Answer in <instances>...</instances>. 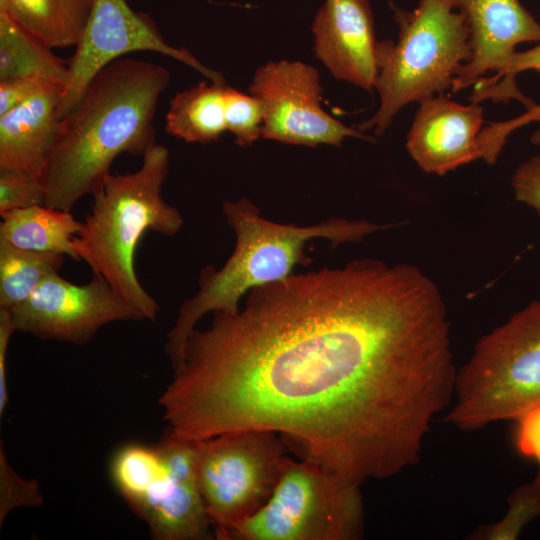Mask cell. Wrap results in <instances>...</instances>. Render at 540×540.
Returning <instances> with one entry per match:
<instances>
[{
    "instance_id": "obj_1",
    "label": "cell",
    "mask_w": 540,
    "mask_h": 540,
    "mask_svg": "<svg viewBox=\"0 0 540 540\" xmlns=\"http://www.w3.org/2000/svg\"><path fill=\"white\" fill-rule=\"evenodd\" d=\"M194 329L158 403L203 441L276 432L303 460L362 485L415 466L457 373L447 308L417 266L359 259L252 288Z\"/></svg>"
},
{
    "instance_id": "obj_2",
    "label": "cell",
    "mask_w": 540,
    "mask_h": 540,
    "mask_svg": "<svg viewBox=\"0 0 540 540\" xmlns=\"http://www.w3.org/2000/svg\"><path fill=\"white\" fill-rule=\"evenodd\" d=\"M170 79L166 67L134 58H119L94 76L57 119L40 176L45 205L71 212L102 186L120 154L143 156L156 144L153 120Z\"/></svg>"
},
{
    "instance_id": "obj_3",
    "label": "cell",
    "mask_w": 540,
    "mask_h": 540,
    "mask_svg": "<svg viewBox=\"0 0 540 540\" xmlns=\"http://www.w3.org/2000/svg\"><path fill=\"white\" fill-rule=\"evenodd\" d=\"M222 210L236 235L235 249L220 269H202L199 290L180 306L164 346L173 369L181 363L184 345L205 314H235L241 298L252 288L285 279L293 274L296 265L310 264L305 252L308 241L323 238L336 247L393 226L343 218L311 226L280 224L262 217L247 198L226 201Z\"/></svg>"
},
{
    "instance_id": "obj_4",
    "label": "cell",
    "mask_w": 540,
    "mask_h": 540,
    "mask_svg": "<svg viewBox=\"0 0 540 540\" xmlns=\"http://www.w3.org/2000/svg\"><path fill=\"white\" fill-rule=\"evenodd\" d=\"M138 170L110 173L92 195L91 210L73 238L79 258L134 306L144 320H157L159 305L135 272V251L147 231L173 236L183 225L179 210L161 191L169 168V151L155 144Z\"/></svg>"
},
{
    "instance_id": "obj_5",
    "label": "cell",
    "mask_w": 540,
    "mask_h": 540,
    "mask_svg": "<svg viewBox=\"0 0 540 540\" xmlns=\"http://www.w3.org/2000/svg\"><path fill=\"white\" fill-rule=\"evenodd\" d=\"M540 405V299L482 336L457 369L444 421L464 431L517 420Z\"/></svg>"
},
{
    "instance_id": "obj_6",
    "label": "cell",
    "mask_w": 540,
    "mask_h": 540,
    "mask_svg": "<svg viewBox=\"0 0 540 540\" xmlns=\"http://www.w3.org/2000/svg\"><path fill=\"white\" fill-rule=\"evenodd\" d=\"M393 9L398 41L381 42L375 85L380 106L358 126L361 132L373 129L380 135L405 105L444 93L471 56L466 18L449 0H419L411 11Z\"/></svg>"
},
{
    "instance_id": "obj_7",
    "label": "cell",
    "mask_w": 540,
    "mask_h": 540,
    "mask_svg": "<svg viewBox=\"0 0 540 540\" xmlns=\"http://www.w3.org/2000/svg\"><path fill=\"white\" fill-rule=\"evenodd\" d=\"M360 484L288 458L265 505L226 540H357L365 529Z\"/></svg>"
},
{
    "instance_id": "obj_8",
    "label": "cell",
    "mask_w": 540,
    "mask_h": 540,
    "mask_svg": "<svg viewBox=\"0 0 540 540\" xmlns=\"http://www.w3.org/2000/svg\"><path fill=\"white\" fill-rule=\"evenodd\" d=\"M284 440L268 430H244L198 442L196 479L215 537L255 514L269 500L286 456Z\"/></svg>"
},
{
    "instance_id": "obj_9",
    "label": "cell",
    "mask_w": 540,
    "mask_h": 540,
    "mask_svg": "<svg viewBox=\"0 0 540 540\" xmlns=\"http://www.w3.org/2000/svg\"><path fill=\"white\" fill-rule=\"evenodd\" d=\"M75 47L68 60L69 74L57 118L76 104L100 70L131 52L160 53L184 63L212 82L225 83L222 74L205 66L187 49L168 44L150 17L134 11L126 0H95Z\"/></svg>"
},
{
    "instance_id": "obj_10",
    "label": "cell",
    "mask_w": 540,
    "mask_h": 540,
    "mask_svg": "<svg viewBox=\"0 0 540 540\" xmlns=\"http://www.w3.org/2000/svg\"><path fill=\"white\" fill-rule=\"evenodd\" d=\"M319 71L300 61H268L259 67L249 93L264 108L262 138L284 144L340 147L347 137L373 138L345 126L321 105Z\"/></svg>"
},
{
    "instance_id": "obj_11",
    "label": "cell",
    "mask_w": 540,
    "mask_h": 540,
    "mask_svg": "<svg viewBox=\"0 0 540 540\" xmlns=\"http://www.w3.org/2000/svg\"><path fill=\"white\" fill-rule=\"evenodd\" d=\"M10 314L16 331L74 345L86 344L109 323L144 320L103 277L93 274L79 285L58 272L47 276Z\"/></svg>"
},
{
    "instance_id": "obj_12",
    "label": "cell",
    "mask_w": 540,
    "mask_h": 540,
    "mask_svg": "<svg viewBox=\"0 0 540 540\" xmlns=\"http://www.w3.org/2000/svg\"><path fill=\"white\" fill-rule=\"evenodd\" d=\"M316 57L337 80L371 91L380 72L369 0H325L312 24Z\"/></svg>"
},
{
    "instance_id": "obj_13",
    "label": "cell",
    "mask_w": 540,
    "mask_h": 540,
    "mask_svg": "<svg viewBox=\"0 0 540 540\" xmlns=\"http://www.w3.org/2000/svg\"><path fill=\"white\" fill-rule=\"evenodd\" d=\"M483 108L460 104L444 93L419 102L406 148L426 173L444 175L481 159L478 136Z\"/></svg>"
},
{
    "instance_id": "obj_14",
    "label": "cell",
    "mask_w": 540,
    "mask_h": 540,
    "mask_svg": "<svg viewBox=\"0 0 540 540\" xmlns=\"http://www.w3.org/2000/svg\"><path fill=\"white\" fill-rule=\"evenodd\" d=\"M466 18L471 56L455 76L452 93L499 72L524 42L540 41V23L519 0H449Z\"/></svg>"
},
{
    "instance_id": "obj_15",
    "label": "cell",
    "mask_w": 540,
    "mask_h": 540,
    "mask_svg": "<svg viewBox=\"0 0 540 540\" xmlns=\"http://www.w3.org/2000/svg\"><path fill=\"white\" fill-rule=\"evenodd\" d=\"M474 85L473 103L515 99L528 109L516 118L490 123L481 130L478 136L481 159L494 164L508 136L531 122L539 123L531 142L540 145V44L515 52L503 69L491 77H482Z\"/></svg>"
},
{
    "instance_id": "obj_16",
    "label": "cell",
    "mask_w": 540,
    "mask_h": 540,
    "mask_svg": "<svg viewBox=\"0 0 540 540\" xmlns=\"http://www.w3.org/2000/svg\"><path fill=\"white\" fill-rule=\"evenodd\" d=\"M63 89L50 84L0 115V169L40 178L53 142Z\"/></svg>"
},
{
    "instance_id": "obj_17",
    "label": "cell",
    "mask_w": 540,
    "mask_h": 540,
    "mask_svg": "<svg viewBox=\"0 0 540 540\" xmlns=\"http://www.w3.org/2000/svg\"><path fill=\"white\" fill-rule=\"evenodd\" d=\"M133 512L147 523L157 540H207L215 536L196 477L177 478L166 471Z\"/></svg>"
},
{
    "instance_id": "obj_18",
    "label": "cell",
    "mask_w": 540,
    "mask_h": 540,
    "mask_svg": "<svg viewBox=\"0 0 540 540\" xmlns=\"http://www.w3.org/2000/svg\"><path fill=\"white\" fill-rule=\"evenodd\" d=\"M1 217L0 241L20 249L63 254L79 261L73 238L80 232L82 222L70 211L44 204L13 210Z\"/></svg>"
},
{
    "instance_id": "obj_19",
    "label": "cell",
    "mask_w": 540,
    "mask_h": 540,
    "mask_svg": "<svg viewBox=\"0 0 540 540\" xmlns=\"http://www.w3.org/2000/svg\"><path fill=\"white\" fill-rule=\"evenodd\" d=\"M95 0H0V8L43 44L76 46Z\"/></svg>"
},
{
    "instance_id": "obj_20",
    "label": "cell",
    "mask_w": 540,
    "mask_h": 540,
    "mask_svg": "<svg viewBox=\"0 0 540 540\" xmlns=\"http://www.w3.org/2000/svg\"><path fill=\"white\" fill-rule=\"evenodd\" d=\"M226 86L225 83L201 81L175 94L165 117L167 133L190 143L217 141L227 131Z\"/></svg>"
},
{
    "instance_id": "obj_21",
    "label": "cell",
    "mask_w": 540,
    "mask_h": 540,
    "mask_svg": "<svg viewBox=\"0 0 540 540\" xmlns=\"http://www.w3.org/2000/svg\"><path fill=\"white\" fill-rule=\"evenodd\" d=\"M68 74V61L56 56L0 8V80L39 77L64 87Z\"/></svg>"
},
{
    "instance_id": "obj_22",
    "label": "cell",
    "mask_w": 540,
    "mask_h": 540,
    "mask_svg": "<svg viewBox=\"0 0 540 540\" xmlns=\"http://www.w3.org/2000/svg\"><path fill=\"white\" fill-rule=\"evenodd\" d=\"M65 255L14 247L0 241V308L13 310L50 274L59 272Z\"/></svg>"
},
{
    "instance_id": "obj_23",
    "label": "cell",
    "mask_w": 540,
    "mask_h": 540,
    "mask_svg": "<svg viewBox=\"0 0 540 540\" xmlns=\"http://www.w3.org/2000/svg\"><path fill=\"white\" fill-rule=\"evenodd\" d=\"M165 474L155 446L125 445L115 453L110 465L111 479L133 511Z\"/></svg>"
},
{
    "instance_id": "obj_24",
    "label": "cell",
    "mask_w": 540,
    "mask_h": 540,
    "mask_svg": "<svg viewBox=\"0 0 540 540\" xmlns=\"http://www.w3.org/2000/svg\"><path fill=\"white\" fill-rule=\"evenodd\" d=\"M507 504V511L499 521L477 528L470 539H517L523 529L540 515V500L530 491L526 483L510 494Z\"/></svg>"
},
{
    "instance_id": "obj_25",
    "label": "cell",
    "mask_w": 540,
    "mask_h": 540,
    "mask_svg": "<svg viewBox=\"0 0 540 540\" xmlns=\"http://www.w3.org/2000/svg\"><path fill=\"white\" fill-rule=\"evenodd\" d=\"M263 121L264 108L257 97L226 86V130L234 135L238 145L249 146L262 137Z\"/></svg>"
},
{
    "instance_id": "obj_26",
    "label": "cell",
    "mask_w": 540,
    "mask_h": 540,
    "mask_svg": "<svg viewBox=\"0 0 540 540\" xmlns=\"http://www.w3.org/2000/svg\"><path fill=\"white\" fill-rule=\"evenodd\" d=\"M46 203V192L39 177L0 169V215Z\"/></svg>"
},
{
    "instance_id": "obj_27",
    "label": "cell",
    "mask_w": 540,
    "mask_h": 540,
    "mask_svg": "<svg viewBox=\"0 0 540 540\" xmlns=\"http://www.w3.org/2000/svg\"><path fill=\"white\" fill-rule=\"evenodd\" d=\"M44 497L37 480L20 477L7 461L5 450L0 448V524L7 514L17 507L42 505Z\"/></svg>"
},
{
    "instance_id": "obj_28",
    "label": "cell",
    "mask_w": 540,
    "mask_h": 540,
    "mask_svg": "<svg viewBox=\"0 0 540 540\" xmlns=\"http://www.w3.org/2000/svg\"><path fill=\"white\" fill-rule=\"evenodd\" d=\"M511 185L515 198L540 214V152L516 168Z\"/></svg>"
},
{
    "instance_id": "obj_29",
    "label": "cell",
    "mask_w": 540,
    "mask_h": 540,
    "mask_svg": "<svg viewBox=\"0 0 540 540\" xmlns=\"http://www.w3.org/2000/svg\"><path fill=\"white\" fill-rule=\"evenodd\" d=\"M52 83L39 77H15L0 80V115L32 98Z\"/></svg>"
},
{
    "instance_id": "obj_30",
    "label": "cell",
    "mask_w": 540,
    "mask_h": 540,
    "mask_svg": "<svg viewBox=\"0 0 540 540\" xmlns=\"http://www.w3.org/2000/svg\"><path fill=\"white\" fill-rule=\"evenodd\" d=\"M514 445L521 456L540 460V405L524 413L517 420Z\"/></svg>"
},
{
    "instance_id": "obj_31",
    "label": "cell",
    "mask_w": 540,
    "mask_h": 540,
    "mask_svg": "<svg viewBox=\"0 0 540 540\" xmlns=\"http://www.w3.org/2000/svg\"><path fill=\"white\" fill-rule=\"evenodd\" d=\"M10 311L0 308V415L6 409L8 403L6 358L7 350L12 334L15 332Z\"/></svg>"
},
{
    "instance_id": "obj_32",
    "label": "cell",
    "mask_w": 540,
    "mask_h": 540,
    "mask_svg": "<svg viewBox=\"0 0 540 540\" xmlns=\"http://www.w3.org/2000/svg\"><path fill=\"white\" fill-rule=\"evenodd\" d=\"M537 463V472L532 481L527 482V485L531 492L540 499V460Z\"/></svg>"
}]
</instances>
